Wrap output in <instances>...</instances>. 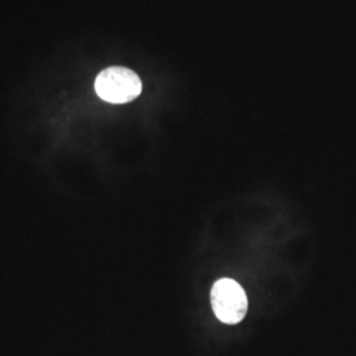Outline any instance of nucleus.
<instances>
[{"instance_id": "f257e3e1", "label": "nucleus", "mask_w": 356, "mask_h": 356, "mask_svg": "<svg viewBox=\"0 0 356 356\" xmlns=\"http://www.w3.org/2000/svg\"><path fill=\"white\" fill-rule=\"evenodd\" d=\"M141 81L136 73L126 67H108L95 79V91L103 101L127 103L136 99L141 92Z\"/></svg>"}, {"instance_id": "f03ea898", "label": "nucleus", "mask_w": 356, "mask_h": 356, "mask_svg": "<svg viewBox=\"0 0 356 356\" xmlns=\"http://www.w3.org/2000/svg\"><path fill=\"white\" fill-rule=\"evenodd\" d=\"M211 306L216 318L227 325L242 322L248 310V298L241 284L220 279L211 288Z\"/></svg>"}]
</instances>
